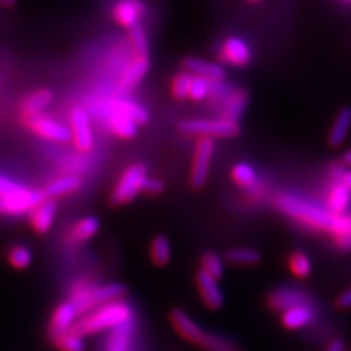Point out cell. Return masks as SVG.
Instances as JSON below:
<instances>
[{
	"label": "cell",
	"instance_id": "6da1fadb",
	"mask_svg": "<svg viewBox=\"0 0 351 351\" xmlns=\"http://www.w3.org/2000/svg\"><path fill=\"white\" fill-rule=\"evenodd\" d=\"M276 204L280 211L306 226L324 230V232H329L334 236L341 233L343 215H335L329 213L326 208L312 201L303 199V197L298 195L282 193L277 197Z\"/></svg>",
	"mask_w": 351,
	"mask_h": 351
},
{
	"label": "cell",
	"instance_id": "7a4b0ae2",
	"mask_svg": "<svg viewBox=\"0 0 351 351\" xmlns=\"http://www.w3.org/2000/svg\"><path fill=\"white\" fill-rule=\"evenodd\" d=\"M132 319H135L134 309H132V306L128 302L120 299L103 304L93 312L80 316L72 332L86 337L104 331H112V329Z\"/></svg>",
	"mask_w": 351,
	"mask_h": 351
},
{
	"label": "cell",
	"instance_id": "3957f363",
	"mask_svg": "<svg viewBox=\"0 0 351 351\" xmlns=\"http://www.w3.org/2000/svg\"><path fill=\"white\" fill-rule=\"evenodd\" d=\"M126 287L123 284H100L94 285L90 282H78L72 289L71 302L78 311L80 316L93 312L97 307L107 304L110 302L123 299Z\"/></svg>",
	"mask_w": 351,
	"mask_h": 351
},
{
	"label": "cell",
	"instance_id": "277c9868",
	"mask_svg": "<svg viewBox=\"0 0 351 351\" xmlns=\"http://www.w3.org/2000/svg\"><path fill=\"white\" fill-rule=\"evenodd\" d=\"M180 130L186 135L201 138H230L236 136L240 132V126L236 122L226 119H195L184 120L180 123Z\"/></svg>",
	"mask_w": 351,
	"mask_h": 351
},
{
	"label": "cell",
	"instance_id": "5b68a950",
	"mask_svg": "<svg viewBox=\"0 0 351 351\" xmlns=\"http://www.w3.org/2000/svg\"><path fill=\"white\" fill-rule=\"evenodd\" d=\"M44 199H46L44 192L27 189L21 184L18 189L0 195V215H22L31 213Z\"/></svg>",
	"mask_w": 351,
	"mask_h": 351
},
{
	"label": "cell",
	"instance_id": "8992f818",
	"mask_svg": "<svg viewBox=\"0 0 351 351\" xmlns=\"http://www.w3.org/2000/svg\"><path fill=\"white\" fill-rule=\"evenodd\" d=\"M147 178V169L142 164H134V166L128 167L113 189L110 201L114 205H122L134 201L136 195L144 188V182Z\"/></svg>",
	"mask_w": 351,
	"mask_h": 351
},
{
	"label": "cell",
	"instance_id": "52a82bcc",
	"mask_svg": "<svg viewBox=\"0 0 351 351\" xmlns=\"http://www.w3.org/2000/svg\"><path fill=\"white\" fill-rule=\"evenodd\" d=\"M214 149H215V142L213 138H199V141L196 142L193 166L191 173V183L196 189L202 188L208 179Z\"/></svg>",
	"mask_w": 351,
	"mask_h": 351
},
{
	"label": "cell",
	"instance_id": "ba28073f",
	"mask_svg": "<svg viewBox=\"0 0 351 351\" xmlns=\"http://www.w3.org/2000/svg\"><path fill=\"white\" fill-rule=\"evenodd\" d=\"M267 304L274 312H285L295 306H315L312 295L294 287H281L268 294Z\"/></svg>",
	"mask_w": 351,
	"mask_h": 351
},
{
	"label": "cell",
	"instance_id": "9c48e42d",
	"mask_svg": "<svg viewBox=\"0 0 351 351\" xmlns=\"http://www.w3.org/2000/svg\"><path fill=\"white\" fill-rule=\"evenodd\" d=\"M78 319H80V313L71 300L60 303L51 315L50 329H49L51 339L58 341L60 337L69 334Z\"/></svg>",
	"mask_w": 351,
	"mask_h": 351
},
{
	"label": "cell",
	"instance_id": "30bf717a",
	"mask_svg": "<svg viewBox=\"0 0 351 351\" xmlns=\"http://www.w3.org/2000/svg\"><path fill=\"white\" fill-rule=\"evenodd\" d=\"M28 125L32 128V130H34L37 135H40L44 139L60 142V144H68L69 141H72L71 129L53 119L44 117V116H32V117H28Z\"/></svg>",
	"mask_w": 351,
	"mask_h": 351
},
{
	"label": "cell",
	"instance_id": "8fae6325",
	"mask_svg": "<svg viewBox=\"0 0 351 351\" xmlns=\"http://www.w3.org/2000/svg\"><path fill=\"white\" fill-rule=\"evenodd\" d=\"M71 134L72 141L75 147L82 152L90 151L94 145V138H93V130L90 117H88L86 112L82 108L73 110L72 117H71Z\"/></svg>",
	"mask_w": 351,
	"mask_h": 351
},
{
	"label": "cell",
	"instance_id": "7c38bea8",
	"mask_svg": "<svg viewBox=\"0 0 351 351\" xmlns=\"http://www.w3.org/2000/svg\"><path fill=\"white\" fill-rule=\"evenodd\" d=\"M196 285L197 290H199L201 299L208 309L217 311L224 304V294L221 287H219L218 280L210 277L202 269L196 274Z\"/></svg>",
	"mask_w": 351,
	"mask_h": 351
},
{
	"label": "cell",
	"instance_id": "4fadbf2b",
	"mask_svg": "<svg viewBox=\"0 0 351 351\" xmlns=\"http://www.w3.org/2000/svg\"><path fill=\"white\" fill-rule=\"evenodd\" d=\"M219 58L223 62L233 66H246L252 59L249 44L239 37H228L219 50Z\"/></svg>",
	"mask_w": 351,
	"mask_h": 351
},
{
	"label": "cell",
	"instance_id": "5bb4252c",
	"mask_svg": "<svg viewBox=\"0 0 351 351\" xmlns=\"http://www.w3.org/2000/svg\"><path fill=\"white\" fill-rule=\"evenodd\" d=\"M170 321L176 331H178L179 335L183 337L186 341L199 346L205 331L188 313L182 309H173L170 313Z\"/></svg>",
	"mask_w": 351,
	"mask_h": 351
},
{
	"label": "cell",
	"instance_id": "9a60e30c",
	"mask_svg": "<svg viewBox=\"0 0 351 351\" xmlns=\"http://www.w3.org/2000/svg\"><path fill=\"white\" fill-rule=\"evenodd\" d=\"M135 328L136 322L135 319H132L112 329V331H108L104 344V351H132V347H134Z\"/></svg>",
	"mask_w": 351,
	"mask_h": 351
},
{
	"label": "cell",
	"instance_id": "2e32d148",
	"mask_svg": "<svg viewBox=\"0 0 351 351\" xmlns=\"http://www.w3.org/2000/svg\"><path fill=\"white\" fill-rule=\"evenodd\" d=\"M246 104L247 94L243 90H239V88H232L224 97V100L218 104L219 112H221V119L237 123L241 114L245 113Z\"/></svg>",
	"mask_w": 351,
	"mask_h": 351
},
{
	"label": "cell",
	"instance_id": "e0dca14e",
	"mask_svg": "<svg viewBox=\"0 0 351 351\" xmlns=\"http://www.w3.org/2000/svg\"><path fill=\"white\" fill-rule=\"evenodd\" d=\"M58 213V204L53 199H44L29 213V223L38 234L47 233L54 223Z\"/></svg>",
	"mask_w": 351,
	"mask_h": 351
},
{
	"label": "cell",
	"instance_id": "ac0fdd59",
	"mask_svg": "<svg viewBox=\"0 0 351 351\" xmlns=\"http://www.w3.org/2000/svg\"><path fill=\"white\" fill-rule=\"evenodd\" d=\"M184 69L193 76H201L211 82H221L226 78V71L223 66L213 62H206L197 58H188L183 62Z\"/></svg>",
	"mask_w": 351,
	"mask_h": 351
},
{
	"label": "cell",
	"instance_id": "d6986e66",
	"mask_svg": "<svg viewBox=\"0 0 351 351\" xmlns=\"http://www.w3.org/2000/svg\"><path fill=\"white\" fill-rule=\"evenodd\" d=\"M316 317L315 306H295L291 309L282 312L281 324L287 329H302L307 325H311Z\"/></svg>",
	"mask_w": 351,
	"mask_h": 351
},
{
	"label": "cell",
	"instance_id": "ffe728a7",
	"mask_svg": "<svg viewBox=\"0 0 351 351\" xmlns=\"http://www.w3.org/2000/svg\"><path fill=\"white\" fill-rule=\"evenodd\" d=\"M144 14V6L138 0H120L114 6V19L123 27H134L139 24V18Z\"/></svg>",
	"mask_w": 351,
	"mask_h": 351
},
{
	"label": "cell",
	"instance_id": "44dd1931",
	"mask_svg": "<svg viewBox=\"0 0 351 351\" xmlns=\"http://www.w3.org/2000/svg\"><path fill=\"white\" fill-rule=\"evenodd\" d=\"M149 71V59L136 58L132 62L128 68L120 75L119 88L122 91H129L132 88L136 86L138 82L144 78L147 72Z\"/></svg>",
	"mask_w": 351,
	"mask_h": 351
},
{
	"label": "cell",
	"instance_id": "7402d4cb",
	"mask_svg": "<svg viewBox=\"0 0 351 351\" xmlns=\"http://www.w3.org/2000/svg\"><path fill=\"white\" fill-rule=\"evenodd\" d=\"M108 110H112V113H119L125 117H128L132 122L136 125H145L149 120V114L144 107L138 106L134 101L128 100H114L110 103Z\"/></svg>",
	"mask_w": 351,
	"mask_h": 351
},
{
	"label": "cell",
	"instance_id": "603a6c76",
	"mask_svg": "<svg viewBox=\"0 0 351 351\" xmlns=\"http://www.w3.org/2000/svg\"><path fill=\"white\" fill-rule=\"evenodd\" d=\"M82 180L78 178V176H66V178H60L58 180H54L49 183L44 189V196L46 199H58L60 196L69 195L78 191L81 188Z\"/></svg>",
	"mask_w": 351,
	"mask_h": 351
},
{
	"label": "cell",
	"instance_id": "cb8c5ba5",
	"mask_svg": "<svg viewBox=\"0 0 351 351\" xmlns=\"http://www.w3.org/2000/svg\"><path fill=\"white\" fill-rule=\"evenodd\" d=\"M351 205V191L339 182L331 189L328 195L326 210L335 215H344Z\"/></svg>",
	"mask_w": 351,
	"mask_h": 351
},
{
	"label": "cell",
	"instance_id": "d4e9b609",
	"mask_svg": "<svg viewBox=\"0 0 351 351\" xmlns=\"http://www.w3.org/2000/svg\"><path fill=\"white\" fill-rule=\"evenodd\" d=\"M351 128V108L344 107L334 120L331 132H329V144L339 147L346 141Z\"/></svg>",
	"mask_w": 351,
	"mask_h": 351
},
{
	"label": "cell",
	"instance_id": "484cf974",
	"mask_svg": "<svg viewBox=\"0 0 351 351\" xmlns=\"http://www.w3.org/2000/svg\"><path fill=\"white\" fill-rule=\"evenodd\" d=\"M53 101V93L50 90H38L34 94L25 98L22 110L27 114V117L38 116L44 108H47Z\"/></svg>",
	"mask_w": 351,
	"mask_h": 351
},
{
	"label": "cell",
	"instance_id": "4316f807",
	"mask_svg": "<svg viewBox=\"0 0 351 351\" xmlns=\"http://www.w3.org/2000/svg\"><path fill=\"white\" fill-rule=\"evenodd\" d=\"M199 347L205 351H241L240 346L228 337L206 331L201 339Z\"/></svg>",
	"mask_w": 351,
	"mask_h": 351
},
{
	"label": "cell",
	"instance_id": "83f0119b",
	"mask_svg": "<svg viewBox=\"0 0 351 351\" xmlns=\"http://www.w3.org/2000/svg\"><path fill=\"white\" fill-rule=\"evenodd\" d=\"M107 123H108L110 130H112L114 135L123 138V139H132L138 134V125L119 113L110 114Z\"/></svg>",
	"mask_w": 351,
	"mask_h": 351
},
{
	"label": "cell",
	"instance_id": "f1b7e54d",
	"mask_svg": "<svg viewBox=\"0 0 351 351\" xmlns=\"http://www.w3.org/2000/svg\"><path fill=\"white\" fill-rule=\"evenodd\" d=\"M226 261L233 263V265L250 267V265H256V263L261 262V254L255 249H247V247L230 249L226 254Z\"/></svg>",
	"mask_w": 351,
	"mask_h": 351
},
{
	"label": "cell",
	"instance_id": "f546056e",
	"mask_svg": "<svg viewBox=\"0 0 351 351\" xmlns=\"http://www.w3.org/2000/svg\"><path fill=\"white\" fill-rule=\"evenodd\" d=\"M151 259L158 267L167 265L171 259L170 241L166 236H157L151 243Z\"/></svg>",
	"mask_w": 351,
	"mask_h": 351
},
{
	"label": "cell",
	"instance_id": "4dcf8cb0",
	"mask_svg": "<svg viewBox=\"0 0 351 351\" xmlns=\"http://www.w3.org/2000/svg\"><path fill=\"white\" fill-rule=\"evenodd\" d=\"M129 38L132 43V47L136 54V58L149 59V44L145 34V29L141 27V24H136L129 28Z\"/></svg>",
	"mask_w": 351,
	"mask_h": 351
},
{
	"label": "cell",
	"instance_id": "1f68e13d",
	"mask_svg": "<svg viewBox=\"0 0 351 351\" xmlns=\"http://www.w3.org/2000/svg\"><path fill=\"white\" fill-rule=\"evenodd\" d=\"M98 230H100V221L95 217H85L75 224L72 236L75 240L85 241L93 239L98 233Z\"/></svg>",
	"mask_w": 351,
	"mask_h": 351
},
{
	"label": "cell",
	"instance_id": "d6a6232c",
	"mask_svg": "<svg viewBox=\"0 0 351 351\" xmlns=\"http://www.w3.org/2000/svg\"><path fill=\"white\" fill-rule=\"evenodd\" d=\"M201 269L208 276L219 280L224 276V259L215 252H208L201 259Z\"/></svg>",
	"mask_w": 351,
	"mask_h": 351
},
{
	"label": "cell",
	"instance_id": "836d02e7",
	"mask_svg": "<svg viewBox=\"0 0 351 351\" xmlns=\"http://www.w3.org/2000/svg\"><path fill=\"white\" fill-rule=\"evenodd\" d=\"M289 268L298 278H307L312 272V262L303 252H294L289 259Z\"/></svg>",
	"mask_w": 351,
	"mask_h": 351
},
{
	"label": "cell",
	"instance_id": "e575fe53",
	"mask_svg": "<svg viewBox=\"0 0 351 351\" xmlns=\"http://www.w3.org/2000/svg\"><path fill=\"white\" fill-rule=\"evenodd\" d=\"M233 180L241 188H252L256 184V171L247 162H239L232 170Z\"/></svg>",
	"mask_w": 351,
	"mask_h": 351
},
{
	"label": "cell",
	"instance_id": "d590c367",
	"mask_svg": "<svg viewBox=\"0 0 351 351\" xmlns=\"http://www.w3.org/2000/svg\"><path fill=\"white\" fill-rule=\"evenodd\" d=\"M8 261L10 265L16 269H25L31 265L32 262V254L27 246L16 245L10 247L8 252Z\"/></svg>",
	"mask_w": 351,
	"mask_h": 351
},
{
	"label": "cell",
	"instance_id": "8d00e7d4",
	"mask_svg": "<svg viewBox=\"0 0 351 351\" xmlns=\"http://www.w3.org/2000/svg\"><path fill=\"white\" fill-rule=\"evenodd\" d=\"M192 81H193V75H191L189 72H180L179 75H176V78L173 80V84H171L173 95L176 98H179V100L188 98L191 93Z\"/></svg>",
	"mask_w": 351,
	"mask_h": 351
},
{
	"label": "cell",
	"instance_id": "74e56055",
	"mask_svg": "<svg viewBox=\"0 0 351 351\" xmlns=\"http://www.w3.org/2000/svg\"><path fill=\"white\" fill-rule=\"evenodd\" d=\"M60 351H85V341L84 337L69 332L63 337H60L58 341H54Z\"/></svg>",
	"mask_w": 351,
	"mask_h": 351
},
{
	"label": "cell",
	"instance_id": "f35d334b",
	"mask_svg": "<svg viewBox=\"0 0 351 351\" xmlns=\"http://www.w3.org/2000/svg\"><path fill=\"white\" fill-rule=\"evenodd\" d=\"M211 91V81H208L201 76H193V81L191 85L189 97L195 101H202L205 98L210 97Z\"/></svg>",
	"mask_w": 351,
	"mask_h": 351
},
{
	"label": "cell",
	"instance_id": "ab89813d",
	"mask_svg": "<svg viewBox=\"0 0 351 351\" xmlns=\"http://www.w3.org/2000/svg\"><path fill=\"white\" fill-rule=\"evenodd\" d=\"M162 189H164L162 182H160L158 179H151V178L145 179L144 188H142V191L149 193V195H158L162 192Z\"/></svg>",
	"mask_w": 351,
	"mask_h": 351
},
{
	"label": "cell",
	"instance_id": "60d3db41",
	"mask_svg": "<svg viewBox=\"0 0 351 351\" xmlns=\"http://www.w3.org/2000/svg\"><path fill=\"white\" fill-rule=\"evenodd\" d=\"M335 304L339 307V309H343V311L351 309V287L347 289L346 291H343L341 294L338 295Z\"/></svg>",
	"mask_w": 351,
	"mask_h": 351
},
{
	"label": "cell",
	"instance_id": "b9f144b4",
	"mask_svg": "<svg viewBox=\"0 0 351 351\" xmlns=\"http://www.w3.org/2000/svg\"><path fill=\"white\" fill-rule=\"evenodd\" d=\"M325 351H346V341L343 338H334Z\"/></svg>",
	"mask_w": 351,
	"mask_h": 351
},
{
	"label": "cell",
	"instance_id": "7bdbcfd3",
	"mask_svg": "<svg viewBox=\"0 0 351 351\" xmlns=\"http://www.w3.org/2000/svg\"><path fill=\"white\" fill-rule=\"evenodd\" d=\"M337 246L339 249L344 250H351V234H343V236H337L335 237Z\"/></svg>",
	"mask_w": 351,
	"mask_h": 351
},
{
	"label": "cell",
	"instance_id": "ee69618b",
	"mask_svg": "<svg viewBox=\"0 0 351 351\" xmlns=\"http://www.w3.org/2000/svg\"><path fill=\"white\" fill-rule=\"evenodd\" d=\"M341 182L347 189H350L351 191V170H347V171H344L343 173V176H341Z\"/></svg>",
	"mask_w": 351,
	"mask_h": 351
},
{
	"label": "cell",
	"instance_id": "f6af8a7d",
	"mask_svg": "<svg viewBox=\"0 0 351 351\" xmlns=\"http://www.w3.org/2000/svg\"><path fill=\"white\" fill-rule=\"evenodd\" d=\"M15 3H16V0H0V5H3L6 8H12V6H15Z\"/></svg>",
	"mask_w": 351,
	"mask_h": 351
},
{
	"label": "cell",
	"instance_id": "bcb514c9",
	"mask_svg": "<svg viewBox=\"0 0 351 351\" xmlns=\"http://www.w3.org/2000/svg\"><path fill=\"white\" fill-rule=\"evenodd\" d=\"M344 162L347 164V166H350V167H351V149H348V151L346 152V156H344Z\"/></svg>",
	"mask_w": 351,
	"mask_h": 351
},
{
	"label": "cell",
	"instance_id": "7dc6e473",
	"mask_svg": "<svg viewBox=\"0 0 351 351\" xmlns=\"http://www.w3.org/2000/svg\"><path fill=\"white\" fill-rule=\"evenodd\" d=\"M250 2H259V0H250Z\"/></svg>",
	"mask_w": 351,
	"mask_h": 351
},
{
	"label": "cell",
	"instance_id": "c3c4849f",
	"mask_svg": "<svg viewBox=\"0 0 351 351\" xmlns=\"http://www.w3.org/2000/svg\"><path fill=\"white\" fill-rule=\"evenodd\" d=\"M350 351H351V350H350Z\"/></svg>",
	"mask_w": 351,
	"mask_h": 351
}]
</instances>
